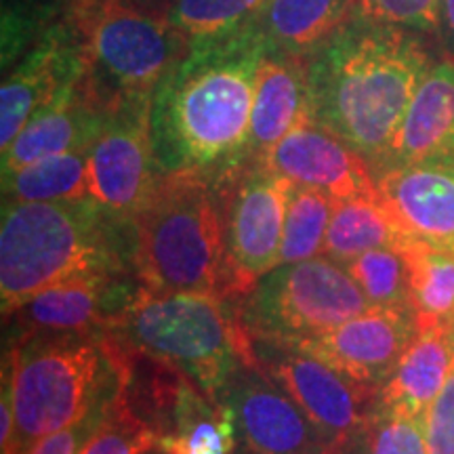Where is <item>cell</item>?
Instances as JSON below:
<instances>
[{
    "label": "cell",
    "instance_id": "cell-1",
    "mask_svg": "<svg viewBox=\"0 0 454 454\" xmlns=\"http://www.w3.org/2000/svg\"><path fill=\"white\" fill-rule=\"evenodd\" d=\"M265 51L268 41L257 20L190 41L150 99V135L160 175L219 181L247 164L254 82Z\"/></svg>",
    "mask_w": 454,
    "mask_h": 454
},
{
    "label": "cell",
    "instance_id": "cell-2",
    "mask_svg": "<svg viewBox=\"0 0 454 454\" xmlns=\"http://www.w3.org/2000/svg\"><path fill=\"white\" fill-rule=\"evenodd\" d=\"M434 55L414 30L351 17L305 57L308 121L379 167Z\"/></svg>",
    "mask_w": 454,
    "mask_h": 454
},
{
    "label": "cell",
    "instance_id": "cell-3",
    "mask_svg": "<svg viewBox=\"0 0 454 454\" xmlns=\"http://www.w3.org/2000/svg\"><path fill=\"white\" fill-rule=\"evenodd\" d=\"M121 274H135L130 219L107 211L89 196L3 204L0 299L4 317L55 284Z\"/></svg>",
    "mask_w": 454,
    "mask_h": 454
},
{
    "label": "cell",
    "instance_id": "cell-4",
    "mask_svg": "<svg viewBox=\"0 0 454 454\" xmlns=\"http://www.w3.org/2000/svg\"><path fill=\"white\" fill-rule=\"evenodd\" d=\"M13 385L9 454L76 423L122 385V351L110 333H41L13 339L4 360Z\"/></svg>",
    "mask_w": 454,
    "mask_h": 454
},
{
    "label": "cell",
    "instance_id": "cell-5",
    "mask_svg": "<svg viewBox=\"0 0 454 454\" xmlns=\"http://www.w3.org/2000/svg\"><path fill=\"white\" fill-rule=\"evenodd\" d=\"M130 223L133 270L147 293H198L227 299L217 181L204 175H160Z\"/></svg>",
    "mask_w": 454,
    "mask_h": 454
},
{
    "label": "cell",
    "instance_id": "cell-6",
    "mask_svg": "<svg viewBox=\"0 0 454 454\" xmlns=\"http://www.w3.org/2000/svg\"><path fill=\"white\" fill-rule=\"evenodd\" d=\"M104 333L177 371L219 400L221 391L244 364L251 343L238 303L217 294L147 293Z\"/></svg>",
    "mask_w": 454,
    "mask_h": 454
},
{
    "label": "cell",
    "instance_id": "cell-7",
    "mask_svg": "<svg viewBox=\"0 0 454 454\" xmlns=\"http://www.w3.org/2000/svg\"><path fill=\"white\" fill-rule=\"evenodd\" d=\"M61 17L87 55L90 81L114 106L152 98L190 44L164 13L130 0H64Z\"/></svg>",
    "mask_w": 454,
    "mask_h": 454
},
{
    "label": "cell",
    "instance_id": "cell-8",
    "mask_svg": "<svg viewBox=\"0 0 454 454\" xmlns=\"http://www.w3.org/2000/svg\"><path fill=\"white\" fill-rule=\"evenodd\" d=\"M372 305L357 282L326 254L282 263L238 303L248 333L280 340L316 337L364 314Z\"/></svg>",
    "mask_w": 454,
    "mask_h": 454
},
{
    "label": "cell",
    "instance_id": "cell-9",
    "mask_svg": "<svg viewBox=\"0 0 454 454\" xmlns=\"http://www.w3.org/2000/svg\"><path fill=\"white\" fill-rule=\"evenodd\" d=\"M223 213L227 299L240 303L280 265L288 198L294 187L261 162L242 164L217 181Z\"/></svg>",
    "mask_w": 454,
    "mask_h": 454
},
{
    "label": "cell",
    "instance_id": "cell-10",
    "mask_svg": "<svg viewBox=\"0 0 454 454\" xmlns=\"http://www.w3.org/2000/svg\"><path fill=\"white\" fill-rule=\"evenodd\" d=\"M248 343L251 364L297 402L326 444H343L364 434L381 389L356 381L286 340L248 333Z\"/></svg>",
    "mask_w": 454,
    "mask_h": 454
},
{
    "label": "cell",
    "instance_id": "cell-11",
    "mask_svg": "<svg viewBox=\"0 0 454 454\" xmlns=\"http://www.w3.org/2000/svg\"><path fill=\"white\" fill-rule=\"evenodd\" d=\"M150 99L114 106L99 137L89 147V198L133 219L160 179L150 135Z\"/></svg>",
    "mask_w": 454,
    "mask_h": 454
},
{
    "label": "cell",
    "instance_id": "cell-12",
    "mask_svg": "<svg viewBox=\"0 0 454 454\" xmlns=\"http://www.w3.org/2000/svg\"><path fill=\"white\" fill-rule=\"evenodd\" d=\"M219 402L234 417V454H308L331 446L297 402L254 364L227 381Z\"/></svg>",
    "mask_w": 454,
    "mask_h": 454
},
{
    "label": "cell",
    "instance_id": "cell-13",
    "mask_svg": "<svg viewBox=\"0 0 454 454\" xmlns=\"http://www.w3.org/2000/svg\"><path fill=\"white\" fill-rule=\"evenodd\" d=\"M417 333L412 308H371L331 331L286 343L320 357L356 381L381 389Z\"/></svg>",
    "mask_w": 454,
    "mask_h": 454
},
{
    "label": "cell",
    "instance_id": "cell-14",
    "mask_svg": "<svg viewBox=\"0 0 454 454\" xmlns=\"http://www.w3.org/2000/svg\"><path fill=\"white\" fill-rule=\"evenodd\" d=\"M144 291L135 274L90 276L44 288L4 317L15 337L41 333H104Z\"/></svg>",
    "mask_w": 454,
    "mask_h": 454
},
{
    "label": "cell",
    "instance_id": "cell-15",
    "mask_svg": "<svg viewBox=\"0 0 454 454\" xmlns=\"http://www.w3.org/2000/svg\"><path fill=\"white\" fill-rule=\"evenodd\" d=\"M87 55L64 17L4 76L0 89V147L9 150L30 118L67 84L87 76Z\"/></svg>",
    "mask_w": 454,
    "mask_h": 454
},
{
    "label": "cell",
    "instance_id": "cell-16",
    "mask_svg": "<svg viewBox=\"0 0 454 454\" xmlns=\"http://www.w3.org/2000/svg\"><path fill=\"white\" fill-rule=\"evenodd\" d=\"M259 162L294 184L326 192L334 200L379 196L371 162L311 121L297 124Z\"/></svg>",
    "mask_w": 454,
    "mask_h": 454
},
{
    "label": "cell",
    "instance_id": "cell-17",
    "mask_svg": "<svg viewBox=\"0 0 454 454\" xmlns=\"http://www.w3.org/2000/svg\"><path fill=\"white\" fill-rule=\"evenodd\" d=\"M112 110L114 104L95 87L87 72V76L67 84L34 114L9 150L3 152V173H13L49 156L89 150Z\"/></svg>",
    "mask_w": 454,
    "mask_h": 454
},
{
    "label": "cell",
    "instance_id": "cell-18",
    "mask_svg": "<svg viewBox=\"0 0 454 454\" xmlns=\"http://www.w3.org/2000/svg\"><path fill=\"white\" fill-rule=\"evenodd\" d=\"M377 185L408 234L454 248V156L387 168Z\"/></svg>",
    "mask_w": 454,
    "mask_h": 454
},
{
    "label": "cell",
    "instance_id": "cell-19",
    "mask_svg": "<svg viewBox=\"0 0 454 454\" xmlns=\"http://www.w3.org/2000/svg\"><path fill=\"white\" fill-rule=\"evenodd\" d=\"M454 156V53L434 59L425 72L404 122L389 152L374 168H387Z\"/></svg>",
    "mask_w": 454,
    "mask_h": 454
},
{
    "label": "cell",
    "instance_id": "cell-20",
    "mask_svg": "<svg viewBox=\"0 0 454 454\" xmlns=\"http://www.w3.org/2000/svg\"><path fill=\"white\" fill-rule=\"evenodd\" d=\"M303 121H308L305 57L284 53L268 44L254 82L247 164L259 162Z\"/></svg>",
    "mask_w": 454,
    "mask_h": 454
},
{
    "label": "cell",
    "instance_id": "cell-21",
    "mask_svg": "<svg viewBox=\"0 0 454 454\" xmlns=\"http://www.w3.org/2000/svg\"><path fill=\"white\" fill-rule=\"evenodd\" d=\"M454 362V320L419 326L417 337L381 387L383 406L425 419L427 408L444 387Z\"/></svg>",
    "mask_w": 454,
    "mask_h": 454
},
{
    "label": "cell",
    "instance_id": "cell-22",
    "mask_svg": "<svg viewBox=\"0 0 454 454\" xmlns=\"http://www.w3.org/2000/svg\"><path fill=\"white\" fill-rule=\"evenodd\" d=\"M354 17V0H268L257 15L270 47L309 57Z\"/></svg>",
    "mask_w": 454,
    "mask_h": 454
},
{
    "label": "cell",
    "instance_id": "cell-23",
    "mask_svg": "<svg viewBox=\"0 0 454 454\" xmlns=\"http://www.w3.org/2000/svg\"><path fill=\"white\" fill-rule=\"evenodd\" d=\"M408 238L411 234L397 223L381 194L374 198H348L334 200L322 254L345 265L374 248L402 247Z\"/></svg>",
    "mask_w": 454,
    "mask_h": 454
},
{
    "label": "cell",
    "instance_id": "cell-24",
    "mask_svg": "<svg viewBox=\"0 0 454 454\" xmlns=\"http://www.w3.org/2000/svg\"><path fill=\"white\" fill-rule=\"evenodd\" d=\"M402 251L411 270V308L417 325L454 320V248L411 236Z\"/></svg>",
    "mask_w": 454,
    "mask_h": 454
},
{
    "label": "cell",
    "instance_id": "cell-25",
    "mask_svg": "<svg viewBox=\"0 0 454 454\" xmlns=\"http://www.w3.org/2000/svg\"><path fill=\"white\" fill-rule=\"evenodd\" d=\"M89 150L67 152L3 173V204L87 198Z\"/></svg>",
    "mask_w": 454,
    "mask_h": 454
},
{
    "label": "cell",
    "instance_id": "cell-26",
    "mask_svg": "<svg viewBox=\"0 0 454 454\" xmlns=\"http://www.w3.org/2000/svg\"><path fill=\"white\" fill-rule=\"evenodd\" d=\"M333 208L334 198L326 192L294 184L284 221L280 265L322 254Z\"/></svg>",
    "mask_w": 454,
    "mask_h": 454
},
{
    "label": "cell",
    "instance_id": "cell-27",
    "mask_svg": "<svg viewBox=\"0 0 454 454\" xmlns=\"http://www.w3.org/2000/svg\"><path fill=\"white\" fill-rule=\"evenodd\" d=\"M372 308H411V270L402 247L374 248L345 263Z\"/></svg>",
    "mask_w": 454,
    "mask_h": 454
},
{
    "label": "cell",
    "instance_id": "cell-28",
    "mask_svg": "<svg viewBox=\"0 0 454 454\" xmlns=\"http://www.w3.org/2000/svg\"><path fill=\"white\" fill-rule=\"evenodd\" d=\"M268 0H170L164 17L187 43L217 36L257 20Z\"/></svg>",
    "mask_w": 454,
    "mask_h": 454
},
{
    "label": "cell",
    "instance_id": "cell-29",
    "mask_svg": "<svg viewBox=\"0 0 454 454\" xmlns=\"http://www.w3.org/2000/svg\"><path fill=\"white\" fill-rule=\"evenodd\" d=\"M64 0H4L3 70L7 72L61 17Z\"/></svg>",
    "mask_w": 454,
    "mask_h": 454
},
{
    "label": "cell",
    "instance_id": "cell-30",
    "mask_svg": "<svg viewBox=\"0 0 454 454\" xmlns=\"http://www.w3.org/2000/svg\"><path fill=\"white\" fill-rule=\"evenodd\" d=\"M156 446V429L130 408L121 385V391L107 408L104 423L81 454H147Z\"/></svg>",
    "mask_w": 454,
    "mask_h": 454
},
{
    "label": "cell",
    "instance_id": "cell-31",
    "mask_svg": "<svg viewBox=\"0 0 454 454\" xmlns=\"http://www.w3.org/2000/svg\"><path fill=\"white\" fill-rule=\"evenodd\" d=\"M362 440L364 454H429L423 419L383 406L381 402L368 421Z\"/></svg>",
    "mask_w": 454,
    "mask_h": 454
},
{
    "label": "cell",
    "instance_id": "cell-32",
    "mask_svg": "<svg viewBox=\"0 0 454 454\" xmlns=\"http://www.w3.org/2000/svg\"><path fill=\"white\" fill-rule=\"evenodd\" d=\"M354 17L434 36L442 34V0H354Z\"/></svg>",
    "mask_w": 454,
    "mask_h": 454
},
{
    "label": "cell",
    "instance_id": "cell-33",
    "mask_svg": "<svg viewBox=\"0 0 454 454\" xmlns=\"http://www.w3.org/2000/svg\"><path fill=\"white\" fill-rule=\"evenodd\" d=\"M114 397L101 400L99 404L90 408V411L84 414L82 419H78L76 423L67 425L64 429L53 431V434L36 440L21 454H81L82 448L87 446L89 440L95 435V431L99 429V425L104 423L107 408H110Z\"/></svg>",
    "mask_w": 454,
    "mask_h": 454
},
{
    "label": "cell",
    "instance_id": "cell-34",
    "mask_svg": "<svg viewBox=\"0 0 454 454\" xmlns=\"http://www.w3.org/2000/svg\"><path fill=\"white\" fill-rule=\"evenodd\" d=\"M423 423L429 454H454V362L444 387L425 412Z\"/></svg>",
    "mask_w": 454,
    "mask_h": 454
},
{
    "label": "cell",
    "instance_id": "cell-35",
    "mask_svg": "<svg viewBox=\"0 0 454 454\" xmlns=\"http://www.w3.org/2000/svg\"><path fill=\"white\" fill-rule=\"evenodd\" d=\"M362 435L356 440L343 442V444H331V446L320 448V450H314L308 454H364V440H362Z\"/></svg>",
    "mask_w": 454,
    "mask_h": 454
},
{
    "label": "cell",
    "instance_id": "cell-36",
    "mask_svg": "<svg viewBox=\"0 0 454 454\" xmlns=\"http://www.w3.org/2000/svg\"><path fill=\"white\" fill-rule=\"evenodd\" d=\"M442 34L454 47V0H442Z\"/></svg>",
    "mask_w": 454,
    "mask_h": 454
},
{
    "label": "cell",
    "instance_id": "cell-37",
    "mask_svg": "<svg viewBox=\"0 0 454 454\" xmlns=\"http://www.w3.org/2000/svg\"><path fill=\"white\" fill-rule=\"evenodd\" d=\"M130 3L141 4V7H145L150 11H158V13H164V9H167V4L170 3V0H130Z\"/></svg>",
    "mask_w": 454,
    "mask_h": 454
},
{
    "label": "cell",
    "instance_id": "cell-38",
    "mask_svg": "<svg viewBox=\"0 0 454 454\" xmlns=\"http://www.w3.org/2000/svg\"><path fill=\"white\" fill-rule=\"evenodd\" d=\"M147 454H164V452L160 450V448H158V446H156V448H154V450H150V452H147Z\"/></svg>",
    "mask_w": 454,
    "mask_h": 454
}]
</instances>
